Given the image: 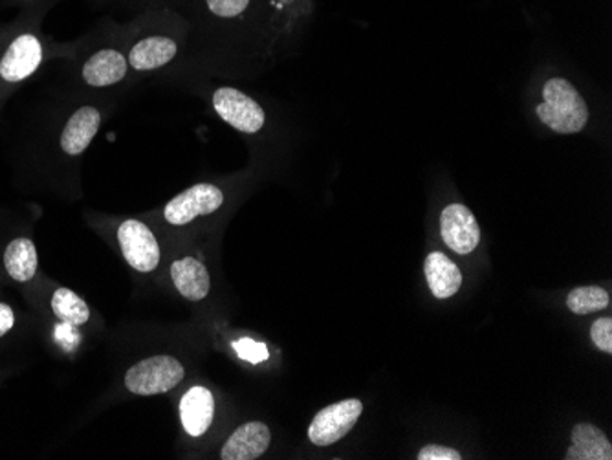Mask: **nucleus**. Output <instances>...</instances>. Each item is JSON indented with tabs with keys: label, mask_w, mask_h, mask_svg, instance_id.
Returning <instances> with one entry per match:
<instances>
[{
	"label": "nucleus",
	"mask_w": 612,
	"mask_h": 460,
	"mask_svg": "<svg viewBox=\"0 0 612 460\" xmlns=\"http://www.w3.org/2000/svg\"><path fill=\"white\" fill-rule=\"evenodd\" d=\"M543 101L537 105V116L558 135H576L589 121L586 99L572 83L563 77H552L543 87Z\"/></svg>",
	"instance_id": "f257e3e1"
},
{
	"label": "nucleus",
	"mask_w": 612,
	"mask_h": 460,
	"mask_svg": "<svg viewBox=\"0 0 612 460\" xmlns=\"http://www.w3.org/2000/svg\"><path fill=\"white\" fill-rule=\"evenodd\" d=\"M184 365L168 354L146 357L125 374V387L138 396L163 395L182 384Z\"/></svg>",
	"instance_id": "f03ea898"
},
{
	"label": "nucleus",
	"mask_w": 612,
	"mask_h": 460,
	"mask_svg": "<svg viewBox=\"0 0 612 460\" xmlns=\"http://www.w3.org/2000/svg\"><path fill=\"white\" fill-rule=\"evenodd\" d=\"M44 44L33 30L17 32L0 54V79L8 85L26 82L43 65Z\"/></svg>",
	"instance_id": "7ed1b4c3"
},
{
	"label": "nucleus",
	"mask_w": 612,
	"mask_h": 460,
	"mask_svg": "<svg viewBox=\"0 0 612 460\" xmlns=\"http://www.w3.org/2000/svg\"><path fill=\"white\" fill-rule=\"evenodd\" d=\"M364 413V404L356 398L337 402L332 406L323 407L310 424L309 440L312 445L325 448L334 445L353 431Z\"/></svg>",
	"instance_id": "20e7f679"
},
{
	"label": "nucleus",
	"mask_w": 612,
	"mask_h": 460,
	"mask_svg": "<svg viewBox=\"0 0 612 460\" xmlns=\"http://www.w3.org/2000/svg\"><path fill=\"white\" fill-rule=\"evenodd\" d=\"M224 193L213 184H196L174 196L163 210V217L173 226H185L195 218L206 217L221 210Z\"/></svg>",
	"instance_id": "39448f33"
},
{
	"label": "nucleus",
	"mask_w": 612,
	"mask_h": 460,
	"mask_svg": "<svg viewBox=\"0 0 612 460\" xmlns=\"http://www.w3.org/2000/svg\"><path fill=\"white\" fill-rule=\"evenodd\" d=\"M213 109L218 118L245 135H255L265 127L266 115L262 107L237 88L223 87L215 90Z\"/></svg>",
	"instance_id": "423d86ee"
},
{
	"label": "nucleus",
	"mask_w": 612,
	"mask_h": 460,
	"mask_svg": "<svg viewBox=\"0 0 612 460\" xmlns=\"http://www.w3.org/2000/svg\"><path fill=\"white\" fill-rule=\"evenodd\" d=\"M118 243L127 265L136 271L149 274L160 265V246L147 224L129 218L118 228Z\"/></svg>",
	"instance_id": "0eeeda50"
},
{
	"label": "nucleus",
	"mask_w": 612,
	"mask_h": 460,
	"mask_svg": "<svg viewBox=\"0 0 612 460\" xmlns=\"http://www.w3.org/2000/svg\"><path fill=\"white\" fill-rule=\"evenodd\" d=\"M440 233L448 248L453 249L455 254H472L481 243L477 218L470 212V207L462 204L445 207L440 217Z\"/></svg>",
	"instance_id": "6e6552de"
},
{
	"label": "nucleus",
	"mask_w": 612,
	"mask_h": 460,
	"mask_svg": "<svg viewBox=\"0 0 612 460\" xmlns=\"http://www.w3.org/2000/svg\"><path fill=\"white\" fill-rule=\"evenodd\" d=\"M101 121H104V116L96 107H90V105L79 107L61 130V151L65 152L66 157L83 154L98 135Z\"/></svg>",
	"instance_id": "1a4fd4ad"
},
{
	"label": "nucleus",
	"mask_w": 612,
	"mask_h": 460,
	"mask_svg": "<svg viewBox=\"0 0 612 460\" xmlns=\"http://www.w3.org/2000/svg\"><path fill=\"white\" fill-rule=\"evenodd\" d=\"M127 72H129V61L120 50L101 49L85 61L82 76L88 87L107 88L124 82Z\"/></svg>",
	"instance_id": "9d476101"
},
{
	"label": "nucleus",
	"mask_w": 612,
	"mask_h": 460,
	"mask_svg": "<svg viewBox=\"0 0 612 460\" xmlns=\"http://www.w3.org/2000/svg\"><path fill=\"white\" fill-rule=\"evenodd\" d=\"M270 428L265 422H248L235 429L226 440L221 459L223 460H255L265 456L270 448Z\"/></svg>",
	"instance_id": "9b49d317"
},
{
	"label": "nucleus",
	"mask_w": 612,
	"mask_h": 460,
	"mask_svg": "<svg viewBox=\"0 0 612 460\" xmlns=\"http://www.w3.org/2000/svg\"><path fill=\"white\" fill-rule=\"evenodd\" d=\"M179 54V44L165 35H147L129 50V66L136 72H152L169 65Z\"/></svg>",
	"instance_id": "f8f14e48"
},
{
	"label": "nucleus",
	"mask_w": 612,
	"mask_h": 460,
	"mask_svg": "<svg viewBox=\"0 0 612 460\" xmlns=\"http://www.w3.org/2000/svg\"><path fill=\"white\" fill-rule=\"evenodd\" d=\"M182 426L191 437H202L212 428L215 418V398L206 387H191L180 402Z\"/></svg>",
	"instance_id": "ddd939ff"
},
{
	"label": "nucleus",
	"mask_w": 612,
	"mask_h": 460,
	"mask_svg": "<svg viewBox=\"0 0 612 460\" xmlns=\"http://www.w3.org/2000/svg\"><path fill=\"white\" fill-rule=\"evenodd\" d=\"M171 279H173L174 288L179 290L180 296L190 301L206 299L210 288H212V279H210L206 266L195 257L174 260L171 266Z\"/></svg>",
	"instance_id": "4468645a"
},
{
	"label": "nucleus",
	"mask_w": 612,
	"mask_h": 460,
	"mask_svg": "<svg viewBox=\"0 0 612 460\" xmlns=\"http://www.w3.org/2000/svg\"><path fill=\"white\" fill-rule=\"evenodd\" d=\"M426 279H428L429 288L433 292L434 298L448 299L455 296L462 287V274L459 266L442 254V252H433L426 259Z\"/></svg>",
	"instance_id": "2eb2a0df"
},
{
	"label": "nucleus",
	"mask_w": 612,
	"mask_h": 460,
	"mask_svg": "<svg viewBox=\"0 0 612 460\" xmlns=\"http://www.w3.org/2000/svg\"><path fill=\"white\" fill-rule=\"evenodd\" d=\"M567 460H611L612 446L608 435L592 424H578L572 431Z\"/></svg>",
	"instance_id": "dca6fc26"
},
{
	"label": "nucleus",
	"mask_w": 612,
	"mask_h": 460,
	"mask_svg": "<svg viewBox=\"0 0 612 460\" xmlns=\"http://www.w3.org/2000/svg\"><path fill=\"white\" fill-rule=\"evenodd\" d=\"M4 268L13 281H32L39 268L35 244L26 237L11 240L4 252Z\"/></svg>",
	"instance_id": "f3484780"
},
{
	"label": "nucleus",
	"mask_w": 612,
	"mask_h": 460,
	"mask_svg": "<svg viewBox=\"0 0 612 460\" xmlns=\"http://www.w3.org/2000/svg\"><path fill=\"white\" fill-rule=\"evenodd\" d=\"M52 312L60 321H65L68 325H87L90 320V309L88 304L77 296L74 290L68 288H57L52 296Z\"/></svg>",
	"instance_id": "a211bd4d"
},
{
	"label": "nucleus",
	"mask_w": 612,
	"mask_h": 460,
	"mask_svg": "<svg viewBox=\"0 0 612 460\" xmlns=\"http://www.w3.org/2000/svg\"><path fill=\"white\" fill-rule=\"evenodd\" d=\"M611 296L600 287L575 288L567 298V307L572 314L587 315L608 309Z\"/></svg>",
	"instance_id": "6ab92c4d"
},
{
	"label": "nucleus",
	"mask_w": 612,
	"mask_h": 460,
	"mask_svg": "<svg viewBox=\"0 0 612 460\" xmlns=\"http://www.w3.org/2000/svg\"><path fill=\"white\" fill-rule=\"evenodd\" d=\"M251 0H206L207 10L221 19H235L249 8Z\"/></svg>",
	"instance_id": "aec40b11"
},
{
	"label": "nucleus",
	"mask_w": 612,
	"mask_h": 460,
	"mask_svg": "<svg viewBox=\"0 0 612 460\" xmlns=\"http://www.w3.org/2000/svg\"><path fill=\"white\" fill-rule=\"evenodd\" d=\"M234 349L239 354V357L249 363L266 362L268 356H270L265 343L255 342V340H249V338H243L239 342H235Z\"/></svg>",
	"instance_id": "412c9836"
},
{
	"label": "nucleus",
	"mask_w": 612,
	"mask_h": 460,
	"mask_svg": "<svg viewBox=\"0 0 612 460\" xmlns=\"http://www.w3.org/2000/svg\"><path fill=\"white\" fill-rule=\"evenodd\" d=\"M591 338L594 345L605 354L612 352V320L611 318H602L598 320L591 329Z\"/></svg>",
	"instance_id": "4be33fe9"
},
{
	"label": "nucleus",
	"mask_w": 612,
	"mask_h": 460,
	"mask_svg": "<svg viewBox=\"0 0 612 460\" xmlns=\"http://www.w3.org/2000/svg\"><path fill=\"white\" fill-rule=\"evenodd\" d=\"M418 460H461L462 456L453 448H445V446L431 445L426 446L422 450L418 451Z\"/></svg>",
	"instance_id": "5701e85b"
},
{
	"label": "nucleus",
	"mask_w": 612,
	"mask_h": 460,
	"mask_svg": "<svg viewBox=\"0 0 612 460\" xmlns=\"http://www.w3.org/2000/svg\"><path fill=\"white\" fill-rule=\"evenodd\" d=\"M15 325V314L11 307L6 303H0V338L6 336L8 332Z\"/></svg>",
	"instance_id": "b1692460"
},
{
	"label": "nucleus",
	"mask_w": 612,
	"mask_h": 460,
	"mask_svg": "<svg viewBox=\"0 0 612 460\" xmlns=\"http://www.w3.org/2000/svg\"><path fill=\"white\" fill-rule=\"evenodd\" d=\"M22 4H33V2H37V0H19Z\"/></svg>",
	"instance_id": "393cba45"
}]
</instances>
